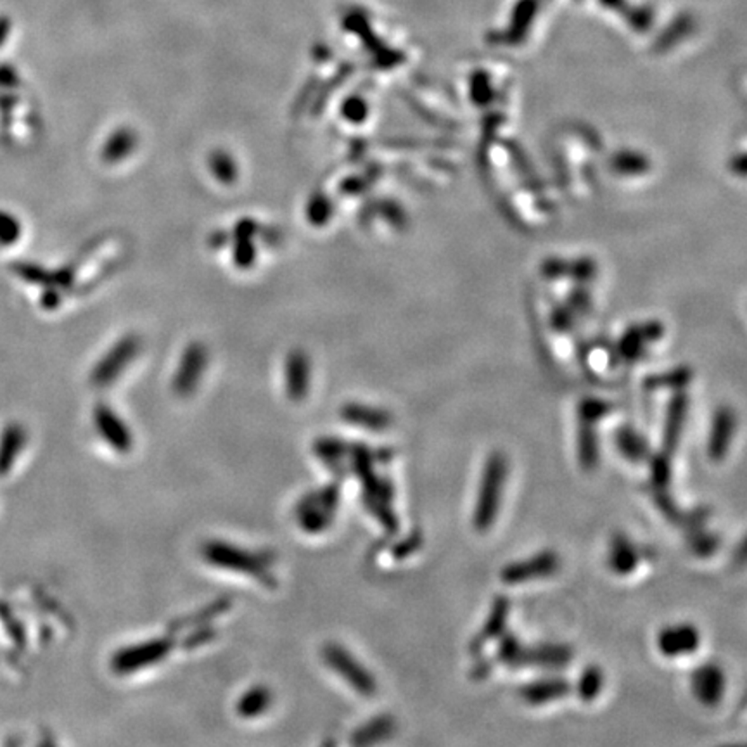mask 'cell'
Listing matches in <instances>:
<instances>
[{"mask_svg": "<svg viewBox=\"0 0 747 747\" xmlns=\"http://www.w3.org/2000/svg\"><path fill=\"white\" fill-rule=\"evenodd\" d=\"M575 657V653L566 644H535L524 646L514 633H504L498 638L497 659L498 663L519 670V668H540V670H562Z\"/></svg>", "mask_w": 747, "mask_h": 747, "instance_id": "cell-2", "label": "cell"}, {"mask_svg": "<svg viewBox=\"0 0 747 747\" xmlns=\"http://www.w3.org/2000/svg\"><path fill=\"white\" fill-rule=\"evenodd\" d=\"M604 672L601 666L597 664H590L586 666L584 672L580 673V678L575 685V694L576 698L584 702H593L599 699V696L602 694L604 689Z\"/></svg>", "mask_w": 747, "mask_h": 747, "instance_id": "cell-26", "label": "cell"}, {"mask_svg": "<svg viewBox=\"0 0 747 747\" xmlns=\"http://www.w3.org/2000/svg\"><path fill=\"white\" fill-rule=\"evenodd\" d=\"M576 453H578V462L584 470H592L599 466L601 444H599V433H597L595 422L578 420Z\"/></svg>", "mask_w": 747, "mask_h": 747, "instance_id": "cell-22", "label": "cell"}, {"mask_svg": "<svg viewBox=\"0 0 747 747\" xmlns=\"http://www.w3.org/2000/svg\"><path fill=\"white\" fill-rule=\"evenodd\" d=\"M690 692L704 707H716L725 698L726 678L722 666L704 663L690 673Z\"/></svg>", "mask_w": 747, "mask_h": 747, "instance_id": "cell-11", "label": "cell"}, {"mask_svg": "<svg viewBox=\"0 0 747 747\" xmlns=\"http://www.w3.org/2000/svg\"><path fill=\"white\" fill-rule=\"evenodd\" d=\"M93 426L99 438L117 453L127 455L134 448V435L128 424L108 405H97L93 409Z\"/></svg>", "mask_w": 747, "mask_h": 747, "instance_id": "cell-10", "label": "cell"}, {"mask_svg": "<svg viewBox=\"0 0 747 747\" xmlns=\"http://www.w3.org/2000/svg\"><path fill=\"white\" fill-rule=\"evenodd\" d=\"M420 547H422V535H420L419 532H414V533H410L409 537L401 540L398 543L397 547L393 549V554H395L397 559H405L407 556L417 552Z\"/></svg>", "mask_w": 747, "mask_h": 747, "instance_id": "cell-34", "label": "cell"}, {"mask_svg": "<svg viewBox=\"0 0 747 747\" xmlns=\"http://www.w3.org/2000/svg\"><path fill=\"white\" fill-rule=\"evenodd\" d=\"M322 657L327 668L348 683L358 696L373 698L377 692L375 677L341 644L329 642L322 649Z\"/></svg>", "mask_w": 747, "mask_h": 747, "instance_id": "cell-5", "label": "cell"}, {"mask_svg": "<svg viewBox=\"0 0 747 747\" xmlns=\"http://www.w3.org/2000/svg\"><path fill=\"white\" fill-rule=\"evenodd\" d=\"M257 231V224L253 220H242L235 227L233 259H235V265L241 268H250L255 263L257 248H255L253 237Z\"/></svg>", "mask_w": 747, "mask_h": 747, "instance_id": "cell-24", "label": "cell"}, {"mask_svg": "<svg viewBox=\"0 0 747 747\" xmlns=\"http://www.w3.org/2000/svg\"><path fill=\"white\" fill-rule=\"evenodd\" d=\"M397 734V722L391 715H379L367 724L358 726L351 735L353 746H371L391 739Z\"/></svg>", "mask_w": 747, "mask_h": 747, "instance_id": "cell-21", "label": "cell"}, {"mask_svg": "<svg viewBox=\"0 0 747 747\" xmlns=\"http://www.w3.org/2000/svg\"><path fill=\"white\" fill-rule=\"evenodd\" d=\"M611 405L597 398H586L578 405V420H588L599 424L611 412Z\"/></svg>", "mask_w": 747, "mask_h": 747, "instance_id": "cell-31", "label": "cell"}, {"mask_svg": "<svg viewBox=\"0 0 747 747\" xmlns=\"http://www.w3.org/2000/svg\"><path fill=\"white\" fill-rule=\"evenodd\" d=\"M137 147V136L130 128L117 130L102 147V160L106 163H118L128 158Z\"/></svg>", "mask_w": 747, "mask_h": 747, "instance_id": "cell-25", "label": "cell"}, {"mask_svg": "<svg viewBox=\"0 0 747 747\" xmlns=\"http://www.w3.org/2000/svg\"><path fill=\"white\" fill-rule=\"evenodd\" d=\"M341 419L373 433H382L393 424V417L388 410L364 403H347L341 409Z\"/></svg>", "mask_w": 747, "mask_h": 747, "instance_id": "cell-18", "label": "cell"}, {"mask_svg": "<svg viewBox=\"0 0 747 747\" xmlns=\"http://www.w3.org/2000/svg\"><path fill=\"white\" fill-rule=\"evenodd\" d=\"M509 616H511V601L505 595H497L493 604H491L490 614H488L485 625L470 640L469 651L474 655H478V654L483 653V649L490 644L491 640L500 638L505 633Z\"/></svg>", "mask_w": 747, "mask_h": 747, "instance_id": "cell-14", "label": "cell"}, {"mask_svg": "<svg viewBox=\"0 0 747 747\" xmlns=\"http://www.w3.org/2000/svg\"><path fill=\"white\" fill-rule=\"evenodd\" d=\"M672 455L666 452L655 453L649 457L651 462V479L655 488H666L672 479Z\"/></svg>", "mask_w": 747, "mask_h": 747, "instance_id": "cell-30", "label": "cell"}, {"mask_svg": "<svg viewBox=\"0 0 747 747\" xmlns=\"http://www.w3.org/2000/svg\"><path fill=\"white\" fill-rule=\"evenodd\" d=\"M207 365H208V351L205 348V345L190 343L184 351L173 375V381H171V388L175 395L182 398L190 397L198 390L207 371Z\"/></svg>", "mask_w": 747, "mask_h": 747, "instance_id": "cell-9", "label": "cell"}, {"mask_svg": "<svg viewBox=\"0 0 747 747\" xmlns=\"http://www.w3.org/2000/svg\"><path fill=\"white\" fill-rule=\"evenodd\" d=\"M507 476H509V461L505 453L502 452L490 453V457L487 459L483 466L479 487L476 493V504H474V513H472V524L476 532L487 533L495 524L502 509Z\"/></svg>", "mask_w": 747, "mask_h": 747, "instance_id": "cell-3", "label": "cell"}, {"mask_svg": "<svg viewBox=\"0 0 747 747\" xmlns=\"http://www.w3.org/2000/svg\"><path fill=\"white\" fill-rule=\"evenodd\" d=\"M24 442H26V433H24L23 427L13 426L5 431L4 446H2V452H0V469H2V472H7L9 467L13 466V462L18 459L20 452L23 450Z\"/></svg>", "mask_w": 747, "mask_h": 747, "instance_id": "cell-27", "label": "cell"}, {"mask_svg": "<svg viewBox=\"0 0 747 747\" xmlns=\"http://www.w3.org/2000/svg\"><path fill=\"white\" fill-rule=\"evenodd\" d=\"M560 569V558L556 550H541L532 558L514 560L500 569L502 584L509 586L530 584L556 575Z\"/></svg>", "mask_w": 747, "mask_h": 747, "instance_id": "cell-7", "label": "cell"}, {"mask_svg": "<svg viewBox=\"0 0 747 747\" xmlns=\"http://www.w3.org/2000/svg\"><path fill=\"white\" fill-rule=\"evenodd\" d=\"M173 649V642L166 637L149 638L118 649L111 657V670L117 675H134L162 663Z\"/></svg>", "mask_w": 747, "mask_h": 747, "instance_id": "cell-6", "label": "cell"}, {"mask_svg": "<svg viewBox=\"0 0 747 747\" xmlns=\"http://www.w3.org/2000/svg\"><path fill=\"white\" fill-rule=\"evenodd\" d=\"M737 431V416L730 407H720L711 422L707 455L713 462H724Z\"/></svg>", "mask_w": 747, "mask_h": 747, "instance_id": "cell-13", "label": "cell"}, {"mask_svg": "<svg viewBox=\"0 0 747 747\" xmlns=\"http://www.w3.org/2000/svg\"><path fill=\"white\" fill-rule=\"evenodd\" d=\"M210 164L213 175L222 184H233V180L237 179L235 162H233V156L227 154L225 151H216L215 154H211Z\"/></svg>", "mask_w": 747, "mask_h": 747, "instance_id": "cell-29", "label": "cell"}, {"mask_svg": "<svg viewBox=\"0 0 747 747\" xmlns=\"http://www.w3.org/2000/svg\"><path fill=\"white\" fill-rule=\"evenodd\" d=\"M332 213L330 203L324 194H315L308 203V218L313 225H324Z\"/></svg>", "mask_w": 747, "mask_h": 747, "instance_id": "cell-33", "label": "cell"}, {"mask_svg": "<svg viewBox=\"0 0 747 747\" xmlns=\"http://www.w3.org/2000/svg\"><path fill=\"white\" fill-rule=\"evenodd\" d=\"M687 543H689L690 552L694 556H698V558H709V556H713L720 549V545H722L720 537L715 535V533H711V532H707V530H696V532H692L689 535Z\"/></svg>", "mask_w": 747, "mask_h": 747, "instance_id": "cell-28", "label": "cell"}, {"mask_svg": "<svg viewBox=\"0 0 747 747\" xmlns=\"http://www.w3.org/2000/svg\"><path fill=\"white\" fill-rule=\"evenodd\" d=\"M201 556L216 569L250 576L265 586L276 584V578L272 573L274 558L265 552L250 550L224 540H211L203 545Z\"/></svg>", "mask_w": 747, "mask_h": 747, "instance_id": "cell-1", "label": "cell"}, {"mask_svg": "<svg viewBox=\"0 0 747 747\" xmlns=\"http://www.w3.org/2000/svg\"><path fill=\"white\" fill-rule=\"evenodd\" d=\"M571 690H573V685L566 678L547 677L521 685L517 694L523 702L537 707L549 702L564 699L566 696L571 694Z\"/></svg>", "mask_w": 747, "mask_h": 747, "instance_id": "cell-16", "label": "cell"}, {"mask_svg": "<svg viewBox=\"0 0 747 747\" xmlns=\"http://www.w3.org/2000/svg\"><path fill=\"white\" fill-rule=\"evenodd\" d=\"M140 350V341L136 336H127L108 351L93 367L91 381L97 388H106L118 381V377L130 367Z\"/></svg>", "mask_w": 747, "mask_h": 747, "instance_id": "cell-8", "label": "cell"}, {"mask_svg": "<svg viewBox=\"0 0 747 747\" xmlns=\"http://www.w3.org/2000/svg\"><path fill=\"white\" fill-rule=\"evenodd\" d=\"M655 644L657 651L668 659L692 655L699 649L700 631L692 623L668 625L659 630Z\"/></svg>", "mask_w": 747, "mask_h": 747, "instance_id": "cell-12", "label": "cell"}, {"mask_svg": "<svg viewBox=\"0 0 747 747\" xmlns=\"http://www.w3.org/2000/svg\"><path fill=\"white\" fill-rule=\"evenodd\" d=\"M640 559L642 552L627 535L618 533L611 538L607 550V566L614 575L628 576L638 567Z\"/></svg>", "mask_w": 747, "mask_h": 747, "instance_id": "cell-17", "label": "cell"}, {"mask_svg": "<svg viewBox=\"0 0 747 747\" xmlns=\"http://www.w3.org/2000/svg\"><path fill=\"white\" fill-rule=\"evenodd\" d=\"M490 661H487V663H478V664H474L472 677L476 678V680H483V678H487L490 675Z\"/></svg>", "mask_w": 747, "mask_h": 747, "instance_id": "cell-35", "label": "cell"}, {"mask_svg": "<svg viewBox=\"0 0 747 747\" xmlns=\"http://www.w3.org/2000/svg\"><path fill=\"white\" fill-rule=\"evenodd\" d=\"M274 702L272 690L267 685H255L248 689L235 704V711L244 720H255L263 716Z\"/></svg>", "mask_w": 747, "mask_h": 747, "instance_id": "cell-23", "label": "cell"}, {"mask_svg": "<svg viewBox=\"0 0 747 747\" xmlns=\"http://www.w3.org/2000/svg\"><path fill=\"white\" fill-rule=\"evenodd\" d=\"M284 386L286 395L293 401H303L312 386V364L308 355L296 350L287 355L284 365Z\"/></svg>", "mask_w": 747, "mask_h": 747, "instance_id": "cell-15", "label": "cell"}, {"mask_svg": "<svg viewBox=\"0 0 747 747\" xmlns=\"http://www.w3.org/2000/svg\"><path fill=\"white\" fill-rule=\"evenodd\" d=\"M339 498L341 493L338 485H327L324 488L306 493L294 507L296 523L308 535L324 533L334 523Z\"/></svg>", "mask_w": 747, "mask_h": 747, "instance_id": "cell-4", "label": "cell"}, {"mask_svg": "<svg viewBox=\"0 0 747 747\" xmlns=\"http://www.w3.org/2000/svg\"><path fill=\"white\" fill-rule=\"evenodd\" d=\"M690 381V373L687 369H678L675 373L666 374L661 377L647 379V390H661V388H683Z\"/></svg>", "mask_w": 747, "mask_h": 747, "instance_id": "cell-32", "label": "cell"}, {"mask_svg": "<svg viewBox=\"0 0 747 747\" xmlns=\"http://www.w3.org/2000/svg\"><path fill=\"white\" fill-rule=\"evenodd\" d=\"M614 444L621 457L631 464H644L653 455L647 438L631 426H620L614 433Z\"/></svg>", "mask_w": 747, "mask_h": 747, "instance_id": "cell-20", "label": "cell"}, {"mask_svg": "<svg viewBox=\"0 0 747 747\" xmlns=\"http://www.w3.org/2000/svg\"><path fill=\"white\" fill-rule=\"evenodd\" d=\"M689 414V398L683 393H678L672 398L666 412L664 429H663V452L673 455L681 442L685 420Z\"/></svg>", "mask_w": 747, "mask_h": 747, "instance_id": "cell-19", "label": "cell"}]
</instances>
